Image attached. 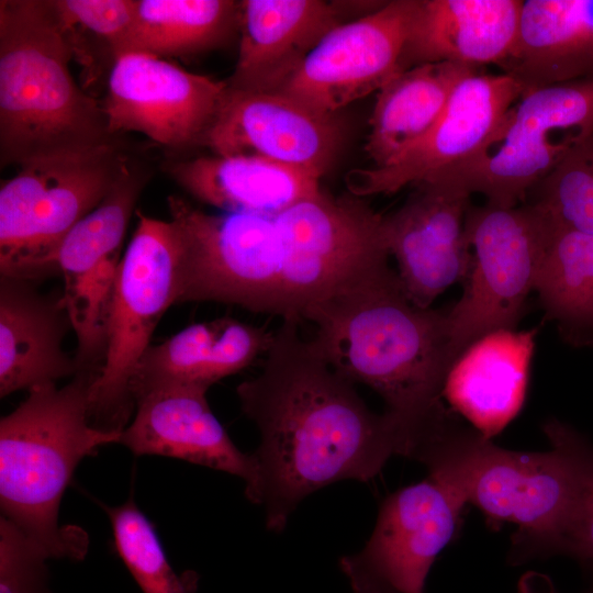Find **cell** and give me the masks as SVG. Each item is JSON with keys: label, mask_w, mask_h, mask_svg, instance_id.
<instances>
[{"label": "cell", "mask_w": 593, "mask_h": 593, "mask_svg": "<svg viewBox=\"0 0 593 593\" xmlns=\"http://www.w3.org/2000/svg\"><path fill=\"white\" fill-rule=\"evenodd\" d=\"M382 220L359 197L322 190L276 215L187 208L178 221L179 303L219 302L301 322L389 267Z\"/></svg>", "instance_id": "obj_1"}, {"label": "cell", "mask_w": 593, "mask_h": 593, "mask_svg": "<svg viewBox=\"0 0 593 593\" xmlns=\"http://www.w3.org/2000/svg\"><path fill=\"white\" fill-rule=\"evenodd\" d=\"M299 324L282 320L258 374L236 388L260 435L245 494L264 506L275 533L311 493L346 479L367 482L407 449L396 421L372 412Z\"/></svg>", "instance_id": "obj_2"}, {"label": "cell", "mask_w": 593, "mask_h": 593, "mask_svg": "<svg viewBox=\"0 0 593 593\" xmlns=\"http://www.w3.org/2000/svg\"><path fill=\"white\" fill-rule=\"evenodd\" d=\"M305 321L327 362L381 396L405 436L406 457L446 418L441 392L456 360L446 310L413 304L390 266L317 305Z\"/></svg>", "instance_id": "obj_3"}, {"label": "cell", "mask_w": 593, "mask_h": 593, "mask_svg": "<svg viewBox=\"0 0 593 593\" xmlns=\"http://www.w3.org/2000/svg\"><path fill=\"white\" fill-rule=\"evenodd\" d=\"M100 372L80 370L61 388L34 387L0 421L1 517L51 558L85 557V532L59 525L63 494L83 458L120 443L122 430L101 429L90 421L91 391Z\"/></svg>", "instance_id": "obj_4"}, {"label": "cell", "mask_w": 593, "mask_h": 593, "mask_svg": "<svg viewBox=\"0 0 593 593\" xmlns=\"http://www.w3.org/2000/svg\"><path fill=\"white\" fill-rule=\"evenodd\" d=\"M52 1H0V156L20 167L113 144L102 105L75 82Z\"/></svg>", "instance_id": "obj_5"}, {"label": "cell", "mask_w": 593, "mask_h": 593, "mask_svg": "<svg viewBox=\"0 0 593 593\" xmlns=\"http://www.w3.org/2000/svg\"><path fill=\"white\" fill-rule=\"evenodd\" d=\"M545 452L494 445L454 415L417 452L429 477L478 507L492 527L511 522L510 562L536 559L567 522L577 495V472L568 450L549 439Z\"/></svg>", "instance_id": "obj_6"}, {"label": "cell", "mask_w": 593, "mask_h": 593, "mask_svg": "<svg viewBox=\"0 0 593 593\" xmlns=\"http://www.w3.org/2000/svg\"><path fill=\"white\" fill-rule=\"evenodd\" d=\"M592 135L593 77L536 88L518 98L473 159L427 181L515 206Z\"/></svg>", "instance_id": "obj_7"}, {"label": "cell", "mask_w": 593, "mask_h": 593, "mask_svg": "<svg viewBox=\"0 0 593 593\" xmlns=\"http://www.w3.org/2000/svg\"><path fill=\"white\" fill-rule=\"evenodd\" d=\"M127 166L114 144L31 161L0 189V272L44 278L66 234L105 198Z\"/></svg>", "instance_id": "obj_8"}, {"label": "cell", "mask_w": 593, "mask_h": 593, "mask_svg": "<svg viewBox=\"0 0 593 593\" xmlns=\"http://www.w3.org/2000/svg\"><path fill=\"white\" fill-rule=\"evenodd\" d=\"M179 298V249L170 221L138 213L137 227L122 256L108 323L105 359L90 396V421L123 430L135 402L131 384L152 335Z\"/></svg>", "instance_id": "obj_9"}, {"label": "cell", "mask_w": 593, "mask_h": 593, "mask_svg": "<svg viewBox=\"0 0 593 593\" xmlns=\"http://www.w3.org/2000/svg\"><path fill=\"white\" fill-rule=\"evenodd\" d=\"M549 232L547 220L528 202L469 206L465 235L471 267L460 299L446 310L455 359L484 335L514 329L535 291Z\"/></svg>", "instance_id": "obj_10"}, {"label": "cell", "mask_w": 593, "mask_h": 593, "mask_svg": "<svg viewBox=\"0 0 593 593\" xmlns=\"http://www.w3.org/2000/svg\"><path fill=\"white\" fill-rule=\"evenodd\" d=\"M465 502L428 477L381 503L371 537L339 559L354 593H424L429 570L455 538Z\"/></svg>", "instance_id": "obj_11"}, {"label": "cell", "mask_w": 593, "mask_h": 593, "mask_svg": "<svg viewBox=\"0 0 593 593\" xmlns=\"http://www.w3.org/2000/svg\"><path fill=\"white\" fill-rule=\"evenodd\" d=\"M417 0H393L338 25L316 45L279 91L322 112L379 91L403 71V51Z\"/></svg>", "instance_id": "obj_12"}, {"label": "cell", "mask_w": 593, "mask_h": 593, "mask_svg": "<svg viewBox=\"0 0 593 593\" xmlns=\"http://www.w3.org/2000/svg\"><path fill=\"white\" fill-rule=\"evenodd\" d=\"M227 90L153 55L128 53L112 65L102 108L112 135L137 132L170 148L202 144Z\"/></svg>", "instance_id": "obj_13"}, {"label": "cell", "mask_w": 593, "mask_h": 593, "mask_svg": "<svg viewBox=\"0 0 593 593\" xmlns=\"http://www.w3.org/2000/svg\"><path fill=\"white\" fill-rule=\"evenodd\" d=\"M523 93L513 77L474 69L456 85L443 114L416 144L385 166L348 172L349 192L359 198L391 194L470 161Z\"/></svg>", "instance_id": "obj_14"}, {"label": "cell", "mask_w": 593, "mask_h": 593, "mask_svg": "<svg viewBox=\"0 0 593 593\" xmlns=\"http://www.w3.org/2000/svg\"><path fill=\"white\" fill-rule=\"evenodd\" d=\"M344 137L337 113L279 91L227 88L202 144L219 156L261 158L321 178L336 160Z\"/></svg>", "instance_id": "obj_15"}, {"label": "cell", "mask_w": 593, "mask_h": 593, "mask_svg": "<svg viewBox=\"0 0 593 593\" xmlns=\"http://www.w3.org/2000/svg\"><path fill=\"white\" fill-rule=\"evenodd\" d=\"M394 212L383 216V239L396 261L407 299L429 309L435 299L469 272L472 254L465 235L470 195L424 181Z\"/></svg>", "instance_id": "obj_16"}, {"label": "cell", "mask_w": 593, "mask_h": 593, "mask_svg": "<svg viewBox=\"0 0 593 593\" xmlns=\"http://www.w3.org/2000/svg\"><path fill=\"white\" fill-rule=\"evenodd\" d=\"M208 391L195 385H168L142 394L120 444L135 456L178 458L249 483L256 472L254 458L232 441L209 405Z\"/></svg>", "instance_id": "obj_17"}, {"label": "cell", "mask_w": 593, "mask_h": 593, "mask_svg": "<svg viewBox=\"0 0 593 593\" xmlns=\"http://www.w3.org/2000/svg\"><path fill=\"white\" fill-rule=\"evenodd\" d=\"M338 4L321 0L240 2L238 58L227 88L278 92L324 36L343 24Z\"/></svg>", "instance_id": "obj_18"}, {"label": "cell", "mask_w": 593, "mask_h": 593, "mask_svg": "<svg viewBox=\"0 0 593 593\" xmlns=\"http://www.w3.org/2000/svg\"><path fill=\"white\" fill-rule=\"evenodd\" d=\"M523 0H417L402 70L452 63L501 66L513 52Z\"/></svg>", "instance_id": "obj_19"}, {"label": "cell", "mask_w": 593, "mask_h": 593, "mask_svg": "<svg viewBox=\"0 0 593 593\" xmlns=\"http://www.w3.org/2000/svg\"><path fill=\"white\" fill-rule=\"evenodd\" d=\"M71 328L61 294L40 292L33 280L0 278V396L56 383L79 370L63 348Z\"/></svg>", "instance_id": "obj_20"}, {"label": "cell", "mask_w": 593, "mask_h": 593, "mask_svg": "<svg viewBox=\"0 0 593 593\" xmlns=\"http://www.w3.org/2000/svg\"><path fill=\"white\" fill-rule=\"evenodd\" d=\"M536 329H501L467 347L449 368L441 398L483 437L501 433L527 392Z\"/></svg>", "instance_id": "obj_21"}, {"label": "cell", "mask_w": 593, "mask_h": 593, "mask_svg": "<svg viewBox=\"0 0 593 593\" xmlns=\"http://www.w3.org/2000/svg\"><path fill=\"white\" fill-rule=\"evenodd\" d=\"M273 333L233 317L192 324L143 354L132 379L134 402L168 385L210 389L266 354Z\"/></svg>", "instance_id": "obj_22"}, {"label": "cell", "mask_w": 593, "mask_h": 593, "mask_svg": "<svg viewBox=\"0 0 593 593\" xmlns=\"http://www.w3.org/2000/svg\"><path fill=\"white\" fill-rule=\"evenodd\" d=\"M500 68L524 92L593 77V0H523L515 47Z\"/></svg>", "instance_id": "obj_23"}, {"label": "cell", "mask_w": 593, "mask_h": 593, "mask_svg": "<svg viewBox=\"0 0 593 593\" xmlns=\"http://www.w3.org/2000/svg\"><path fill=\"white\" fill-rule=\"evenodd\" d=\"M166 170L197 200L227 213L276 215L321 190L320 178L255 157H197Z\"/></svg>", "instance_id": "obj_24"}, {"label": "cell", "mask_w": 593, "mask_h": 593, "mask_svg": "<svg viewBox=\"0 0 593 593\" xmlns=\"http://www.w3.org/2000/svg\"><path fill=\"white\" fill-rule=\"evenodd\" d=\"M474 69L429 63L393 76L377 93L366 144L373 167L395 160L436 124L456 85Z\"/></svg>", "instance_id": "obj_25"}, {"label": "cell", "mask_w": 593, "mask_h": 593, "mask_svg": "<svg viewBox=\"0 0 593 593\" xmlns=\"http://www.w3.org/2000/svg\"><path fill=\"white\" fill-rule=\"evenodd\" d=\"M239 12L240 2L231 0H136L118 58L128 53L187 56L215 48L238 29Z\"/></svg>", "instance_id": "obj_26"}, {"label": "cell", "mask_w": 593, "mask_h": 593, "mask_svg": "<svg viewBox=\"0 0 593 593\" xmlns=\"http://www.w3.org/2000/svg\"><path fill=\"white\" fill-rule=\"evenodd\" d=\"M535 291L571 342L593 343V234L550 226Z\"/></svg>", "instance_id": "obj_27"}, {"label": "cell", "mask_w": 593, "mask_h": 593, "mask_svg": "<svg viewBox=\"0 0 593 593\" xmlns=\"http://www.w3.org/2000/svg\"><path fill=\"white\" fill-rule=\"evenodd\" d=\"M144 183L145 178L127 165L103 201L61 239L44 266V278L56 273H60L63 280L77 277L120 255Z\"/></svg>", "instance_id": "obj_28"}, {"label": "cell", "mask_w": 593, "mask_h": 593, "mask_svg": "<svg viewBox=\"0 0 593 593\" xmlns=\"http://www.w3.org/2000/svg\"><path fill=\"white\" fill-rule=\"evenodd\" d=\"M116 551L143 593H193L197 578L181 579L170 566L147 517L130 497L107 507Z\"/></svg>", "instance_id": "obj_29"}, {"label": "cell", "mask_w": 593, "mask_h": 593, "mask_svg": "<svg viewBox=\"0 0 593 593\" xmlns=\"http://www.w3.org/2000/svg\"><path fill=\"white\" fill-rule=\"evenodd\" d=\"M525 202L552 228L593 234V135L535 186Z\"/></svg>", "instance_id": "obj_30"}, {"label": "cell", "mask_w": 593, "mask_h": 593, "mask_svg": "<svg viewBox=\"0 0 593 593\" xmlns=\"http://www.w3.org/2000/svg\"><path fill=\"white\" fill-rule=\"evenodd\" d=\"M548 439L560 443L570 454L577 472V495L572 511L559 530L538 552L537 558L566 555L593 563V445L575 429L557 419L547 422Z\"/></svg>", "instance_id": "obj_31"}, {"label": "cell", "mask_w": 593, "mask_h": 593, "mask_svg": "<svg viewBox=\"0 0 593 593\" xmlns=\"http://www.w3.org/2000/svg\"><path fill=\"white\" fill-rule=\"evenodd\" d=\"M52 3L72 54L91 35L102 41L116 60L134 21L136 0H53Z\"/></svg>", "instance_id": "obj_32"}, {"label": "cell", "mask_w": 593, "mask_h": 593, "mask_svg": "<svg viewBox=\"0 0 593 593\" xmlns=\"http://www.w3.org/2000/svg\"><path fill=\"white\" fill-rule=\"evenodd\" d=\"M49 559L16 526L0 518V593H49Z\"/></svg>", "instance_id": "obj_33"}, {"label": "cell", "mask_w": 593, "mask_h": 593, "mask_svg": "<svg viewBox=\"0 0 593 593\" xmlns=\"http://www.w3.org/2000/svg\"><path fill=\"white\" fill-rule=\"evenodd\" d=\"M588 567L593 571V563L592 564H588ZM593 593V588H592V592Z\"/></svg>", "instance_id": "obj_34"}, {"label": "cell", "mask_w": 593, "mask_h": 593, "mask_svg": "<svg viewBox=\"0 0 593 593\" xmlns=\"http://www.w3.org/2000/svg\"><path fill=\"white\" fill-rule=\"evenodd\" d=\"M551 593H557V592H551Z\"/></svg>", "instance_id": "obj_35"}]
</instances>
